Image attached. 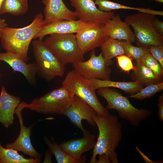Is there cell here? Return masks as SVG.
Returning <instances> with one entry per match:
<instances>
[{"instance_id":"9c48e42d","label":"cell","mask_w":163,"mask_h":163,"mask_svg":"<svg viewBox=\"0 0 163 163\" xmlns=\"http://www.w3.org/2000/svg\"><path fill=\"white\" fill-rule=\"evenodd\" d=\"M90 56L86 61H78L72 64L75 72L88 79H109L111 72L109 66L111 65L105 59L102 52L96 56L94 50L91 51Z\"/></svg>"},{"instance_id":"f546056e","label":"cell","mask_w":163,"mask_h":163,"mask_svg":"<svg viewBox=\"0 0 163 163\" xmlns=\"http://www.w3.org/2000/svg\"><path fill=\"white\" fill-rule=\"evenodd\" d=\"M116 58L118 66L122 71L129 73L130 71L135 69V67L133 63L132 59L125 54L117 56Z\"/></svg>"},{"instance_id":"30bf717a","label":"cell","mask_w":163,"mask_h":163,"mask_svg":"<svg viewBox=\"0 0 163 163\" xmlns=\"http://www.w3.org/2000/svg\"><path fill=\"white\" fill-rule=\"evenodd\" d=\"M75 35L84 54L101 47L109 37L104 24L92 21H88Z\"/></svg>"},{"instance_id":"603a6c76","label":"cell","mask_w":163,"mask_h":163,"mask_svg":"<svg viewBox=\"0 0 163 163\" xmlns=\"http://www.w3.org/2000/svg\"><path fill=\"white\" fill-rule=\"evenodd\" d=\"M101 47L105 59L111 65L112 58L125 54L121 40L108 37Z\"/></svg>"},{"instance_id":"3957f363","label":"cell","mask_w":163,"mask_h":163,"mask_svg":"<svg viewBox=\"0 0 163 163\" xmlns=\"http://www.w3.org/2000/svg\"><path fill=\"white\" fill-rule=\"evenodd\" d=\"M97 93L106 101V108L115 109L120 117L128 121L132 125L138 126L152 114V112L146 109H138L134 107L127 97L117 91L110 88L97 89Z\"/></svg>"},{"instance_id":"5bb4252c","label":"cell","mask_w":163,"mask_h":163,"mask_svg":"<svg viewBox=\"0 0 163 163\" xmlns=\"http://www.w3.org/2000/svg\"><path fill=\"white\" fill-rule=\"evenodd\" d=\"M96 143L94 136L89 132L83 137L65 141L59 145L68 154L80 163H84V153L93 149Z\"/></svg>"},{"instance_id":"e575fe53","label":"cell","mask_w":163,"mask_h":163,"mask_svg":"<svg viewBox=\"0 0 163 163\" xmlns=\"http://www.w3.org/2000/svg\"><path fill=\"white\" fill-rule=\"evenodd\" d=\"M7 26V24L5 20L4 19L0 18V29Z\"/></svg>"},{"instance_id":"5b68a950","label":"cell","mask_w":163,"mask_h":163,"mask_svg":"<svg viewBox=\"0 0 163 163\" xmlns=\"http://www.w3.org/2000/svg\"><path fill=\"white\" fill-rule=\"evenodd\" d=\"M50 35L44 42L64 66L84 61V54L80 49L75 35L74 34Z\"/></svg>"},{"instance_id":"83f0119b","label":"cell","mask_w":163,"mask_h":163,"mask_svg":"<svg viewBox=\"0 0 163 163\" xmlns=\"http://www.w3.org/2000/svg\"><path fill=\"white\" fill-rule=\"evenodd\" d=\"M163 89V82L151 84L142 89L136 93L130 95L129 97L142 100L150 97Z\"/></svg>"},{"instance_id":"7c38bea8","label":"cell","mask_w":163,"mask_h":163,"mask_svg":"<svg viewBox=\"0 0 163 163\" xmlns=\"http://www.w3.org/2000/svg\"><path fill=\"white\" fill-rule=\"evenodd\" d=\"M75 9L78 20L83 21H92L105 24L115 15L113 11L104 12L97 8L94 0H69Z\"/></svg>"},{"instance_id":"6da1fadb","label":"cell","mask_w":163,"mask_h":163,"mask_svg":"<svg viewBox=\"0 0 163 163\" xmlns=\"http://www.w3.org/2000/svg\"><path fill=\"white\" fill-rule=\"evenodd\" d=\"M94 120L99 133L90 163H96L97 156L102 154L108 156L112 163H118L115 151L121 140L122 133L118 117L109 113L103 116L97 115Z\"/></svg>"},{"instance_id":"74e56055","label":"cell","mask_w":163,"mask_h":163,"mask_svg":"<svg viewBox=\"0 0 163 163\" xmlns=\"http://www.w3.org/2000/svg\"><path fill=\"white\" fill-rule=\"evenodd\" d=\"M0 163H2V162H1V161L0 160Z\"/></svg>"},{"instance_id":"f1b7e54d","label":"cell","mask_w":163,"mask_h":163,"mask_svg":"<svg viewBox=\"0 0 163 163\" xmlns=\"http://www.w3.org/2000/svg\"><path fill=\"white\" fill-rule=\"evenodd\" d=\"M141 62L150 69L160 80H161L163 75V68L158 62L150 53L146 54Z\"/></svg>"},{"instance_id":"e0dca14e","label":"cell","mask_w":163,"mask_h":163,"mask_svg":"<svg viewBox=\"0 0 163 163\" xmlns=\"http://www.w3.org/2000/svg\"><path fill=\"white\" fill-rule=\"evenodd\" d=\"M20 103V98L11 95L2 86L0 94V122L6 128L12 125L15 111Z\"/></svg>"},{"instance_id":"d6a6232c","label":"cell","mask_w":163,"mask_h":163,"mask_svg":"<svg viewBox=\"0 0 163 163\" xmlns=\"http://www.w3.org/2000/svg\"><path fill=\"white\" fill-rule=\"evenodd\" d=\"M158 116L160 121H163V94L160 95L158 99Z\"/></svg>"},{"instance_id":"44dd1931","label":"cell","mask_w":163,"mask_h":163,"mask_svg":"<svg viewBox=\"0 0 163 163\" xmlns=\"http://www.w3.org/2000/svg\"><path fill=\"white\" fill-rule=\"evenodd\" d=\"M136 62L135 68L131 74L133 81H137L143 85L160 82L161 80L150 69L141 61Z\"/></svg>"},{"instance_id":"d6986e66","label":"cell","mask_w":163,"mask_h":163,"mask_svg":"<svg viewBox=\"0 0 163 163\" xmlns=\"http://www.w3.org/2000/svg\"><path fill=\"white\" fill-rule=\"evenodd\" d=\"M0 61L8 63L14 71L22 73L29 83L33 84L35 82L37 72L35 63L28 64L18 56L8 52H0Z\"/></svg>"},{"instance_id":"277c9868","label":"cell","mask_w":163,"mask_h":163,"mask_svg":"<svg viewBox=\"0 0 163 163\" xmlns=\"http://www.w3.org/2000/svg\"><path fill=\"white\" fill-rule=\"evenodd\" d=\"M74 96L61 86L35 98L29 104L23 101L20 104L23 109L28 108L38 113L63 115L70 105Z\"/></svg>"},{"instance_id":"7a4b0ae2","label":"cell","mask_w":163,"mask_h":163,"mask_svg":"<svg viewBox=\"0 0 163 163\" xmlns=\"http://www.w3.org/2000/svg\"><path fill=\"white\" fill-rule=\"evenodd\" d=\"M44 18L40 12L35 16L31 23L20 28L7 26L0 29V39L2 48L6 52L11 53L26 62L29 45L33 39L43 26Z\"/></svg>"},{"instance_id":"f35d334b","label":"cell","mask_w":163,"mask_h":163,"mask_svg":"<svg viewBox=\"0 0 163 163\" xmlns=\"http://www.w3.org/2000/svg\"><path fill=\"white\" fill-rule=\"evenodd\" d=\"M0 76H1V74H0Z\"/></svg>"},{"instance_id":"4dcf8cb0","label":"cell","mask_w":163,"mask_h":163,"mask_svg":"<svg viewBox=\"0 0 163 163\" xmlns=\"http://www.w3.org/2000/svg\"><path fill=\"white\" fill-rule=\"evenodd\" d=\"M149 48L150 53L163 68V45L152 46Z\"/></svg>"},{"instance_id":"ac0fdd59","label":"cell","mask_w":163,"mask_h":163,"mask_svg":"<svg viewBox=\"0 0 163 163\" xmlns=\"http://www.w3.org/2000/svg\"><path fill=\"white\" fill-rule=\"evenodd\" d=\"M104 24L109 38L131 43L135 42V35L130 26L122 20L120 15H115Z\"/></svg>"},{"instance_id":"cb8c5ba5","label":"cell","mask_w":163,"mask_h":163,"mask_svg":"<svg viewBox=\"0 0 163 163\" xmlns=\"http://www.w3.org/2000/svg\"><path fill=\"white\" fill-rule=\"evenodd\" d=\"M0 160L2 163H38L40 162L41 159L26 158L16 150L3 147L0 142Z\"/></svg>"},{"instance_id":"d590c367","label":"cell","mask_w":163,"mask_h":163,"mask_svg":"<svg viewBox=\"0 0 163 163\" xmlns=\"http://www.w3.org/2000/svg\"><path fill=\"white\" fill-rule=\"evenodd\" d=\"M154 0L156 2H158L159 3H162L163 2V0Z\"/></svg>"},{"instance_id":"ba28073f","label":"cell","mask_w":163,"mask_h":163,"mask_svg":"<svg viewBox=\"0 0 163 163\" xmlns=\"http://www.w3.org/2000/svg\"><path fill=\"white\" fill-rule=\"evenodd\" d=\"M32 45L37 73L48 81L64 75L65 66L54 55L44 41L35 40L32 42Z\"/></svg>"},{"instance_id":"8d00e7d4","label":"cell","mask_w":163,"mask_h":163,"mask_svg":"<svg viewBox=\"0 0 163 163\" xmlns=\"http://www.w3.org/2000/svg\"><path fill=\"white\" fill-rule=\"evenodd\" d=\"M3 0H0V9L1 8V6L2 4V3L3 2Z\"/></svg>"},{"instance_id":"1f68e13d","label":"cell","mask_w":163,"mask_h":163,"mask_svg":"<svg viewBox=\"0 0 163 163\" xmlns=\"http://www.w3.org/2000/svg\"><path fill=\"white\" fill-rule=\"evenodd\" d=\"M152 23L155 30L163 36V22L159 20L155 15L152 19Z\"/></svg>"},{"instance_id":"484cf974","label":"cell","mask_w":163,"mask_h":163,"mask_svg":"<svg viewBox=\"0 0 163 163\" xmlns=\"http://www.w3.org/2000/svg\"><path fill=\"white\" fill-rule=\"evenodd\" d=\"M44 141L49 147L50 151L55 156L58 163H79L65 152L52 138V141L47 137L44 138Z\"/></svg>"},{"instance_id":"836d02e7","label":"cell","mask_w":163,"mask_h":163,"mask_svg":"<svg viewBox=\"0 0 163 163\" xmlns=\"http://www.w3.org/2000/svg\"><path fill=\"white\" fill-rule=\"evenodd\" d=\"M98 160H97L96 163H110L111 161L107 155L105 154H102L99 155Z\"/></svg>"},{"instance_id":"2e32d148","label":"cell","mask_w":163,"mask_h":163,"mask_svg":"<svg viewBox=\"0 0 163 163\" xmlns=\"http://www.w3.org/2000/svg\"><path fill=\"white\" fill-rule=\"evenodd\" d=\"M42 2L45 6L43 26L58 20H76L75 12L69 9L62 0H43Z\"/></svg>"},{"instance_id":"9a60e30c","label":"cell","mask_w":163,"mask_h":163,"mask_svg":"<svg viewBox=\"0 0 163 163\" xmlns=\"http://www.w3.org/2000/svg\"><path fill=\"white\" fill-rule=\"evenodd\" d=\"M87 22L79 20L54 21L43 26L35 35L34 39L42 40L46 36L53 34L76 33L84 27Z\"/></svg>"},{"instance_id":"7402d4cb","label":"cell","mask_w":163,"mask_h":163,"mask_svg":"<svg viewBox=\"0 0 163 163\" xmlns=\"http://www.w3.org/2000/svg\"><path fill=\"white\" fill-rule=\"evenodd\" d=\"M96 5L100 10L104 12L111 11L117 9L136 10L139 12L149 13L155 15H163V11H156L149 8L128 6L108 0H94Z\"/></svg>"},{"instance_id":"d4e9b609","label":"cell","mask_w":163,"mask_h":163,"mask_svg":"<svg viewBox=\"0 0 163 163\" xmlns=\"http://www.w3.org/2000/svg\"><path fill=\"white\" fill-rule=\"evenodd\" d=\"M28 9L27 0H3L0 9V15L9 13L19 16L26 13Z\"/></svg>"},{"instance_id":"52a82bcc","label":"cell","mask_w":163,"mask_h":163,"mask_svg":"<svg viewBox=\"0 0 163 163\" xmlns=\"http://www.w3.org/2000/svg\"><path fill=\"white\" fill-rule=\"evenodd\" d=\"M151 14L139 12L126 16L125 21L133 28L137 45L149 48L152 46L163 45V36L154 28V16Z\"/></svg>"},{"instance_id":"4fadbf2b","label":"cell","mask_w":163,"mask_h":163,"mask_svg":"<svg viewBox=\"0 0 163 163\" xmlns=\"http://www.w3.org/2000/svg\"><path fill=\"white\" fill-rule=\"evenodd\" d=\"M23 110L19 104L15 111V113L17 114L20 125L19 134L14 142L8 143L6 145V147L21 151L32 158H40L41 155L35 150L31 142V131L32 126L27 127L24 125L21 113Z\"/></svg>"},{"instance_id":"ffe728a7","label":"cell","mask_w":163,"mask_h":163,"mask_svg":"<svg viewBox=\"0 0 163 163\" xmlns=\"http://www.w3.org/2000/svg\"><path fill=\"white\" fill-rule=\"evenodd\" d=\"M90 80L95 90L103 88H115L123 90L130 95L136 93L144 87L143 85L136 81L116 82L110 80L109 79L102 80L97 78H92Z\"/></svg>"},{"instance_id":"8992f818","label":"cell","mask_w":163,"mask_h":163,"mask_svg":"<svg viewBox=\"0 0 163 163\" xmlns=\"http://www.w3.org/2000/svg\"><path fill=\"white\" fill-rule=\"evenodd\" d=\"M62 86L84 101L97 115L103 116L109 113L98 99L91 80L80 75L73 69L67 73Z\"/></svg>"},{"instance_id":"4316f807","label":"cell","mask_w":163,"mask_h":163,"mask_svg":"<svg viewBox=\"0 0 163 163\" xmlns=\"http://www.w3.org/2000/svg\"><path fill=\"white\" fill-rule=\"evenodd\" d=\"M125 54L136 62L141 61L143 56L150 53L149 48L142 46H135L129 42L121 40Z\"/></svg>"},{"instance_id":"8fae6325","label":"cell","mask_w":163,"mask_h":163,"mask_svg":"<svg viewBox=\"0 0 163 163\" xmlns=\"http://www.w3.org/2000/svg\"><path fill=\"white\" fill-rule=\"evenodd\" d=\"M63 115L66 116L82 132L84 135L88 131L83 126L82 121L83 120H86L92 126H96L94 118L97 113L91 106L76 95H74L70 105Z\"/></svg>"}]
</instances>
